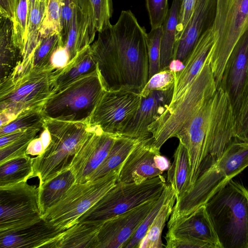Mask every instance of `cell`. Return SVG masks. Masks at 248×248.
Returning a JSON list of instances; mask_svg holds the SVG:
<instances>
[{
  "label": "cell",
  "instance_id": "cell-1",
  "mask_svg": "<svg viewBox=\"0 0 248 248\" xmlns=\"http://www.w3.org/2000/svg\"><path fill=\"white\" fill-rule=\"evenodd\" d=\"M98 32L91 49L106 91L140 93L149 80L145 29L128 10Z\"/></svg>",
  "mask_w": 248,
  "mask_h": 248
},
{
  "label": "cell",
  "instance_id": "cell-2",
  "mask_svg": "<svg viewBox=\"0 0 248 248\" xmlns=\"http://www.w3.org/2000/svg\"><path fill=\"white\" fill-rule=\"evenodd\" d=\"M189 157V187L214 166L235 138L232 109L225 92L218 87L176 134Z\"/></svg>",
  "mask_w": 248,
  "mask_h": 248
},
{
  "label": "cell",
  "instance_id": "cell-3",
  "mask_svg": "<svg viewBox=\"0 0 248 248\" xmlns=\"http://www.w3.org/2000/svg\"><path fill=\"white\" fill-rule=\"evenodd\" d=\"M248 166V141L234 138L220 159L176 200L168 224L205 205L217 192Z\"/></svg>",
  "mask_w": 248,
  "mask_h": 248
},
{
  "label": "cell",
  "instance_id": "cell-4",
  "mask_svg": "<svg viewBox=\"0 0 248 248\" xmlns=\"http://www.w3.org/2000/svg\"><path fill=\"white\" fill-rule=\"evenodd\" d=\"M221 248H248V189L232 180L205 204Z\"/></svg>",
  "mask_w": 248,
  "mask_h": 248
},
{
  "label": "cell",
  "instance_id": "cell-5",
  "mask_svg": "<svg viewBox=\"0 0 248 248\" xmlns=\"http://www.w3.org/2000/svg\"><path fill=\"white\" fill-rule=\"evenodd\" d=\"M44 127L50 141L42 155L33 157L32 178H38L39 187L70 169L76 153L93 128L89 123L49 119H45Z\"/></svg>",
  "mask_w": 248,
  "mask_h": 248
},
{
  "label": "cell",
  "instance_id": "cell-6",
  "mask_svg": "<svg viewBox=\"0 0 248 248\" xmlns=\"http://www.w3.org/2000/svg\"><path fill=\"white\" fill-rule=\"evenodd\" d=\"M210 54L199 74L184 95L148 127L153 145L160 150L170 139L175 137L183 126L201 108L217 89L210 64Z\"/></svg>",
  "mask_w": 248,
  "mask_h": 248
},
{
  "label": "cell",
  "instance_id": "cell-7",
  "mask_svg": "<svg viewBox=\"0 0 248 248\" xmlns=\"http://www.w3.org/2000/svg\"><path fill=\"white\" fill-rule=\"evenodd\" d=\"M105 91L97 70L52 93L41 110L46 119L89 123Z\"/></svg>",
  "mask_w": 248,
  "mask_h": 248
},
{
  "label": "cell",
  "instance_id": "cell-8",
  "mask_svg": "<svg viewBox=\"0 0 248 248\" xmlns=\"http://www.w3.org/2000/svg\"><path fill=\"white\" fill-rule=\"evenodd\" d=\"M53 71H31L0 81V126L23 111L42 108L53 93Z\"/></svg>",
  "mask_w": 248,
  "mask_h": 248
},
{
  "label": "cell",
  "instance_id": "cell-9",
  "mask_svg": "<svg viewBox=\"0 0 248 248\" xmlns=\"http://www.w3.org/2000/svg\"><path fill=\"white\" fill-rule=\"evenodd\" d=\"M210 64L217 88L234 45L248 29V0H217Z\"/></svg>",
  "mask_w": 248,
  "mask_h": 248
},
{
  "label": "cell",
  "instance_id": "cell-10",
  "mask_svg": "<svg viewBox=\"0 0 248 248\" xmlns=\"http://www.w3.org/2000/svg\"><path fill=\"white\" fill-rule=\"evenodd\" d=\"M121 168L99 179L74 184L42 218L62 230L74 225L115 186Z\"/></svg>",
  "mask_w": 248,
  "mask_h": 248
},
{
  "label": "cell",
  "instance_id": "cell-11",
  "mask_svg": "<svg viewBox=\"0 0 248 248\" xmlns=\"http://www.w3.org/2000/svg\"><path fill=\"white\" fill-rule=\"evenodd\" d=\"M160 175L140 184L117 182L115 186L78 219L103 222L150 201L158 199L166 185Z\"/></svg>",
  "mask_w": 248,
  "mask_h": 248
},
{
  "label": "cell",
  "instance_id": "cell-12",
  "mask_svg": "<svg viewBox=\"0 0 248 248\" xmlns=\"http://www.w3.org/2000/svg\"><path fill=\"white\" fill-rule=\"evenodd\" d=\"M0 232L17 230L42 218L38 187L27 181L0 186Z\"/></svg>",
  "mask_w": 248,
  "mask_h": 248
},
{
  "label": "cell",
  "instance_id": "cell-13",
  "mask_svg": "<svg viewBox=\"0 0 248 248\" xmlns=\"http://www.w3.org/2000/svg\"><path fill=\"white\" fill-rule=\"evenodd\" d=\"M141 101L139 93L124 90L106 91L89 124L104 132L119 136L136 115Z\"/></svg>",
  "mask_w": 248,
  "mask_h": 248
},
{
  "label": "cell",
  "instance_id": "cell-14",
  "mask_svg": "<svg viewBox=\"0 0 248 248\" xmlns=\"http://www.w3.org/2000/svg\"><path fill=\"white\" fill-rule=\"evenodd\" d=\"M169 160L153 146L152 137L141 140L123 164L117 182L140 184L167 170Z\"/></svg>",
  "mask_w": 248,
  "mask_h": 248
},
{
  "label": "cell",
  "instance_id": "cell-15",
  "mask_svg": "<svg viewBox=\"0 0 248 248\" xmlns=\"http://www.w3.org/2000/svg\"><path fill=\"white\" fill-rule=\"evenodd\" d=\"M93 128L76 153L70 166L75 183H84L104 160L119 136Z\"/></svg>",
  "mask_w": 248,
  "mask_h": 248
},
{
  "label": "cell",
  "instance_id": "cell-16",
  "mask_svg": "<svg viewBox=\"0 0 248 248\" xmlns=\"http://www.w3.org/2000/svg\"><path fill=\"white\" fill-rule=\"evenodd\" d=\"M158 199L105 221L98 233V248H124Z\"/></svg>",
  "mask_w": 248,
  "mask_h": 248
},
{
  "label": "cell",
  "instance_id": "cell-17",
  "mask_svg": "<svg viewBox=\"0 0 248 248\" xmlns=\"http://www.w3.org/2000/svg\"><path fill=\"white\" fill-rule=\"evenodd\" d=\"M248 80V29L241 36L226 62L220 87L230 102L234 119L240 108L244 87Z\"/></svg>",
  "mask_w": 248,
  "mask_h": 248
},
{
  "label": "cell",
  "instance_id": "cell-18",
  "mask_svg": "<svg viewBox=\"0 0 248 248\" xmlns=\"http://www.w3.org/2000/svg\"><path fill=\"white\" fill-rule=\"evenodd\" d=\"M173 89L174 86L164 91L153 90L147 96L141 97L136 115L119 136L140 140L152 136L148 127L167 108L172 100Z\"/></svg>",
  "mask_w": 248,
  "mask_h": 248
},
{
  "label": "cell",
  "instance_id": "cell-19",
  "mask_svg": "<svg viewBox=\"0 0 248 248\" xmlns=\"http://www.w3.org/2000/svg\"><path fill=\"white\" fill-rule=\"evenodd\" d=\"M216 0H196L193 13L184 33L175 42L173 59H178L185 63L200 37L212 27Z\"/></svg>",
  "mask_w": 248,
  "mask_h": 248
},
{
  "label": "cell",
  "instance_id": "cell-20",
  "mask_svg": "<svg viewBox=\"0 0 248 248\" xmlns=\"http://www.w3.org/2000/svg\"><path fill=\"white\" fill-rule=\"evenodd\" d=\"M214 44L212 27L200 37L186 60L184 68L181 71L175 73L173 96L169 106L175 104L184 95L202 70Z\"/></svg>",
  "mask_w": 248,
  "mask_h": 248
},
{
  "label": "cell",
  "instance_id": "cell-21",
  "mask_svg": "<svg viewBox=\"0 0 248 248\" xmlns=\"http://www.w3.org/2000/svg\"><path fill=\"white\" fill-rule=\"evenodd\" d=\"M64 231L42 218L24 227L0 232V248H43Z\"/></svg>",
  "mask_w": 248,
  "mask_h": 248
},
{
  "label": "cell",
  "instance_id": "cell-22",
  "mask_svg": "<svg viewBox=\"0 0 248 248\" xmlns=\"http://www.w3.org/2000/svg\"><path fill=\"white\" fill-rule=\"evenodd\" d=\"M168 229L174 235L194 238L221 248L205 205L168 224Z\"/></svg>",
  "mask_w": 248,
  "mask_h": 248
},
{
  "label": "cell",
  "instance_id": "cell-23",
  "mask_svg": "<svg viewBox=\"0 0 248 248\" xmlns=\"http://www.w3.org/2000/svg\"><path fill=\"white\" fill-rule=\"evenodd\" d=\"M103 222H78L43 248H98V233Z\"/></svg>",
  "mask_w": 248,
  "mask_h": 248
},
{
  "label": "cell",
  "instance_id": "cell-24",
  "mask_svg": "<svg viewBox=\"0 0 248 248\" xmlns=\"http://www.w3.org/2000/svg\"><path fill=\"white\" fill-rule=\"evenodd\" d=\"M97 71L91 45L81 50L69 63L53 74V93L72 82Z\"/></svg>",
  "mask_w": 248,
  "mask_h": 248
},
{
  "label": "cell",
  "instance_id": "cell-25",
  "mask_svg": "<svg viewBox=\"0 0 248 248\" xmlns=\"http://www.w3.org/2000/svg\"><path fill=\"white\" fill-rule=\"evenodd\" d=\"M96 32L94 25L76 5L67 41L64 46H62L67 54L68 63L81 50L93 43Z\"/></svg>",
  "mask_w": 248,
  "mask_h": 248
},
{
  "label": "cell",
  "instance_id": "cell-26",
  "mask_svg": "<svg viewBox=\"0 0 248 248\" xmlns=\"http://www.w3.org/2000/svg\"><path fill=\"white\" fill-rule=\"evenodd\" d=\"M47 0H30L29 12L20 60L11 74L18 72L31 56L40 39L39 31L44 19Z\"/></svg>",
  "mask_w": 248,
  "mask_h": 248
},
{
  "label": "cell",
  "instance_id": "cell-27",
  "mask_svg": "<svg viewBox=\"0 0 248 248\" xmlns=\"http://www.w3.org/2000/svg\"><path fill=\"white\" fill-rule=\"evenodd\" d=\"M60 39L59 32L40 37L37 45L26 63L18 72L7 78H15L34 71H54L52 67V58L59 46Z\"/></svg>",
  "mask_w": 248,
  "mask_h": 248
},
{
  "label": "cell",
  "instance_id": "cell-28",
  "mask_svg": "<svg viewBox=\"0 0 248 248\" xmlns=\"http://www.w3.org/2000/svg\"><path fill=\"white\" fill-rule=\"evenodd\" d=\"M20 60V53L13 40V23L0 16V81L7 78Z\"/></svg>",
  "mask_w": 248,
  "mask_h": 248
},
{
  "label": "cell",
  "instance_id": "cell-29",
  "mask_svg": "<svg viewBox=\"0 0 248 248\" xmlns=\"http://www.w3.org/2000/svg\"><path fill=\"white\" fill-rule=\"evenodd\" d=\"M141 140L119 136L109 153L87 181L99 179L120 168L128 156Z\"/></svg>",
  "mask_w": 248,
  "mask_h": 248
},
{
  "label": "cell",
  "instance_id": "cell-30",
  "mask_svg": "<svg viewBox=\"0 0 248 248\" xmlns=\"http://www.w3.org/2000/svg\"><path fill=\"white\" fill-rule=\"evenodd\" d=\"M190 167L185 146L179 141L173 154V161L167 170V183L171 186L176 200L187 192L189 187Z\"/></svg>",
  "mask_w": 248,
  "mask_h": 248
},
{
  "label": "cell",
  "instance_id": "cell-31",
  "mask_svg": "<svg viewBox=\"0 0 248 248\" xmlns=\"http://www.w3.org/2000/svg\"><path fill=\"white\" fill-rule=\"evenodd\" d=\"M182 0H173L162 26L160 56V71L167 70L173 59L177 27ZM159 71V72H160Z\"/></svg>",
  "mask_w": 248,
  "mask_h": 248
},
{
  "label": "cell",
  "instance_id": "cell-32",
  "mask_svg": "<svg viewBox=\"0 0 248 248\" xmlns=\"http://www.w3.org/2000/svg\"><path fill=\"white\" fill-rule=\"evenodd\" d=\"M75 183L70 169L66 170L38 187L41 211L43 215L55 205Z\"/></svg>",
  "mask_w": 248,
  "mask_h": 248
},
{
  "label": "cell",
  "instance_id": "cell-33",
  "mask_svg": "<svg viewBox=\"0 0 248 248\" xmlns=\"http://www.w3.org/2000/svg\"><path fill=\"white\" fill-rule=\"evenodd\" d=\"M33 157L29 155L10 159L0 165V186L17 184L32 178Z\"/></svg>",
  "mask_w": 248,
  "mask_h": 248
},
{
  "label": "cell",
  "instance_id": "cell-34",
  "mask_svg": "<svg viewBox=\"0 0 248 248\" xmlns=\"http://www.w3.org/2000/svg\"><path fill=\"white\" fill-rule=\"evenodd\" d=\"M176 198L172 192L164 203L156 217L140 242L139 248H162L165 247L161 237L166 222L172 212Z\"/></svg>",
  "mask_w": 248,
  "mask_h": 248
},
{
  "label": "cell",
  "instance_id": "cell-35",
  "mask_svg": "<svg viewBox=\"0 0 248 248\" xmlns=\"http://www.w3.org/2000/svg\"><path fill=\"white\" fill-rule=\"evenodd\" d=\"M90 22L99 32L110 25L113 6L112 0H74Z\"/></svg>",
  "mask_w": 248,
  "mask_h": 248
},
{
  "label": "cell",
  "instance_id": "cell-36",
  "mask_svg": "<svg viewBox=\"0 0 248 248\" xmlns=\"http://www.w3.org/2000/svg\"><path fill=\"white\" fill-rule=\"evenodd\" d=\"M42 108L25 110L20 113L14 119L0 126V136L37 126H44L46 118Z\"/></svg>",
  "mask_w": 248,
  "mask_h": 248
},
{
  "label": "cell",
  "instance_id": "cell-37",
  "mask_svg": "<svg viewBox=\"0 0 248 248\" xmlns=\"http://www.w3.org/2000/svg\"><path fill=\"white\" fill-rule=\"evenodd\" d=\"M44 126H37L27 129L24 133L8 145L0 148V165L18 157L26 155L30 143L36 138Z\"/></svg>",
  "mask_w": 248,
  "mask_h": 248
},
{
  "label": "cell",
  "instance_id": "cell-38",
  "mask_svg": "<svg viewBox=\"0 0 248 248\" xmlns=\"http://www.w3.org/2000/svg\"><path fill=\"white\" fill-rule=\"evenodd\" d=\"M30 0H14L13 40L19 53L22 49L29 12Z\"/></svg>",
  "mask_w": 248,
  "mask_h": 248
},
{
  "label": "cell",
  "instance_id": "cell-39",
  "mask_svg": "<svg viewBox=\"0 0 248 248\" xmlns=\"http://www.w3.org/2000/svg\"><path fill=\"white\" fill-rule=\"evenodd\" d=\"M172 191L173 189L170 185L167 183L156 204L143 219L124 248H139L140 242L146 235L161 207Z\"/></svg>",
  "mask_w": 248,
  "mask_h": 248
},
{
  "label": "cell",
  "instance_id": "cell-40",
  "mask_svg": "<svg viewBox=\"0 0 248 248\" xmlns=\"http://www.w3.org/2000/svg\"><path fill=\"white\" fill-rule=\"evenodd\" d=\"M162 26L151 29L146 35V43L149 59V79L160 71V56Z\"/></svg>",
  "mask_w": 248,
  "mask_h": 248
},
{
  "label": "cell",
  "instance_id": "cell-41",
  "mask_svg": "<svg viewBox=\"0 0 248 248\" xmlns=\"http://www.w3.org/2000/svg\"><path fill=\"white\" fill-rule=\"evenodd\" d=\"M62 0H47L45 16L39 31L40 37L54 32L60 33Z\"/></svg>",
  "mask_w": 248,
  "mask_h": 248
},
{
  "label": "cell",
  "instance_id": "cell-42",
  "mask_svg": "<svg viewBox=\"0 0 248 248\" xmlns=\"http://www.w3.org/2000/svg\"><path fill=\"white\" fill-rule=\"evenodd\" d=\"M235 138L248 141V80L244 87L238 112L234 118Z\"/></svg>",
  "mask_w": 248,
  "mask_h": 248
},
{
  "label": "cell",
  "instance_id": "cell-43",
  "mask_svg": "<svg viewBox=\"0 0 248 248\" xmlns=\"http://www.w3.org/2000/svg\"><path fill=\"white\" fill-rule=\"evenodd\" d=\"M175 73L169 69L161 71L153 76L140 93L145 97L153 90H167L174 86Z\"/></svg>",
  "mask_w": 248,
  "mask_h": 248
},
{
  "label": "cell",
  "instance_id": "cell-44",
  "mask_svg": "<svg viewBox=\"0 0 248 248\" xmlns=\"http://www.w3.org/2000/svg\"><path fill=\"white\" fill-rule=\"evenodd\" d=\"M168 0H146L151 29L162 26L169 11Z\"/></svg>",
  "mask_w": 248,
  "mask_h": 248
},
{
  "label": "cell",
  "instance_id": "cell-45",
  "mask_svg": "<svg viewBox=\"0 0 248 248\" xmlns=\"http://www.w3.org/2000/svg\"><path fill=\"white\" fill-rule=\"evenodd\" d=\"M76 4L74 0H62L60 19V46L65 44L72 25Z\"/></svg>",
  "mask_w": 248,
  "mask_h": 248
},
{
  "label": "cell",
  "instance_id": "cell-46",
  "mask_svg": "<svg viewBox=\"0 0 248 248\" xmlns=\"http://www.w3.org/2000/svg\"><path fill=\"white\" fill-rule=\"evenodd\" d=\"M165 239L166 248H215L206 242L185 236L175 235L167 232Z\"/></svg>",
  "mask_w": 248,
  "mask_h": 248
},
{
  "label": "cell",
  "instance_id": "cell-47",
  "mask_svg": "<svg viewBox=\"0 0 248 248\" xmlns=\"http://www.w3.org/2000/svg\"><path fill=\"white\" fill-rule=\"evenodd\" d=\"M196 0H182L177 27L176 41L180 39L193 13Z\"/></svg>",
  "mask_w": 248,
  "mask_h": 248
},
{
  "label": "cell",
  "instance_id": "cell-48",
  "mask_svg": "<svg viewBox=\"0 0 248 248\" xmlns=\"http://www.w3.org/2000/svg\"><path fill=\"white\" fill-rule=\"evenodd\" d=\"M50 136L48 131L44 127V131L38 138H35L29 144L26 151L27 155H40L48 146Z\"/></svg>",
  "mask_w": 248,
  "mask_h": 248
},
{
  "label": "cell",
  "instance_id": "cell-49",
  "mask_svg": "<svg viewBox=\"0 0 248 248\" xmlns=\"http://www.w3.org/2000/svg\"><path fill=\"white\" fill-rule=\"evenodd\" d=\"M14 0H0V16L14 19Z\"/></svg>",
  "mask_w": 248,
  "mask_h": 248
},
{
  "label": "cell",
  "instance_id": "cell-50",
  "mask_svg": "<svg viewBox=\"0 0 248 248\" xmlns=\"http://www.w3.org/2000/svg\"><path fill=\"white\" fill-rule=\"evenodd\" d=\"M26 130H19L0 136V148L15 141L22 136Z\"/></svg>",
  "mask_w": 248,
  "mask_h": 248
},
{
  "label": "cell",
  "instance_id": "cell-51",
  "mask_svg": "<svg viewBox=\"0 0 248 248\" xmlns=\"http://www.w3.org/2000/svg\"><path fill=\"white\" fill-rule=\"evenodd\" d=\"M184 67L183 62L178 59H173L170 63L167 69L175 73L181 71Z\"/></svg>",
  "mask_w": 248,
  "mask_h": 248
}]
</instances>
